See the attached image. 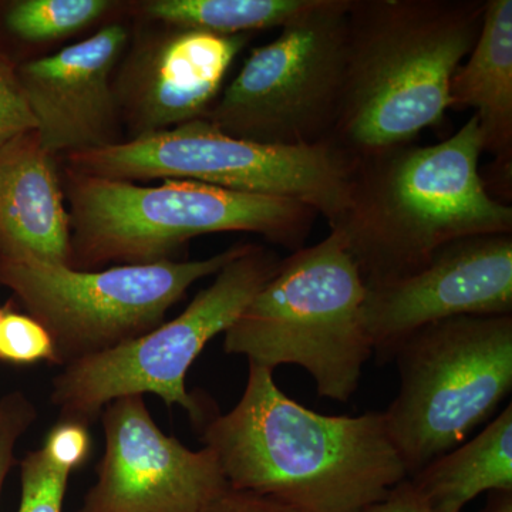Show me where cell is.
Listing matches in <instances>:
<instances>
[{
    "label": "cell",
    "instance_id": "484cf974",
    "mask_svg": "<svg viewBox=\"0 0 512 512\" xmlns=\"http://www.w3.org/2000/svg\"><path fill=\"white\" fill-rule=\"evenodd\" d=\"M367 512H431L409 478L397 484L389 495Z\"/></svg>",
    "mask_w": 512,
    "mask_h": 512
},
{
    "label": "cell",
    "instance_id": "603a6c76",
    "mask_svg": "<svg viewBox=\"0 0 512 512\" xmlns=\"http://www.w3.org/2000/svg\"><path fill=\"white\" fill-rule=\"evenodd\" d=\"M37 419L36 404L25 393L16 390L0 397V495L15 464L16 444Z\"/></svg>",
    "mask_w": 512,
    "mask_h": 512
},
{
    "label": "cell",
    "instance_id": "d6986e66",
    "mask_svg": "<svg viewBox=\"0 0 512 512\" xmlns=\"http://www.w3.org/2000/svg\"><path fill=\"white\" fill-rule=\"evenodd\" d=\"M109 0H23L6 13V26L26 42H52L93 25L116 8Z\"/></svg>",
    "mask_w": 512,
    "mask_h": 512
},
{
    "label": "cell",
    "instance_id": "5b68a950",
    "mask_svg": "<svg viewBox=\"0 0 512 512\" xmlns=\"http://www.w3.org/2000/svg\"><path fill=\"white\" fill-rule=\"evenodd\" d=\"M366 285L335 232L282 259L274 278L224 333V352L275 372L299 366L323 399L346 403L375 355Z\"/></svg>",
    "mask_w": 512,
    "mask_h": 512
},
{
    "label": "cell",
    "instance_id": "cb8c5ba5",
    "mask_svg": "<svg viewBox=\"0 0 512 512\" xmlns=\"http://www.w3.org/2000/svg\"><path fill=\"white\" fill-rule=\"evenodd\" d=\"M92 439L89 426L73 420H59L47 434L43 451L56 467L73 473L89 458Z\"/></svg>",
    "mask_w": 512,
    "mask_h": 512
},
{
    "label": "cell",
    "instance_id": "d4e9b609",
    "mask_svg": "<svg viewBox=\"0 0 512 512\" xmlns=\"http://www.w3.org/2000/svg\"><path fill=\"white\" fill-rule=\"evenodd\" d=\"M210 512H302L291 507V505L281 503L274 498L264 497L248 491L232 490L228 491L218 498L217 503L212 505Z\"/></svg>",
    "mask_w": 512,
    "mask_h": 512
},
{
    "label": "cell",
    "instance_id": "ba28073f",
    "mask_svg": "<svg viewBox=\"0 0 512 512\" xmlns=\"http://www.w3.org/2000/svg\"><path fill=\"white\" fill-rule=\"evenodd\" d=\"M281 262L271 249L248 244L177 318L109 352L62 367L50 390L60 420L89 426L113 400L154 394L167 406H180L201 430L217 413L202 397L188 392V370L208 342L227 332L274 278Z\"/></svg>",
    "mask_w": 512,
    "mask_h": 512
},
{
    "label": "cell",
    "instance_id": "8992f818",
    "mask_svg": "<svg viewBox=\"0 0 512 512\" xmlns=\"http://www.w3.org/2000/svg\"><path fill=\"white\" fill-rule=\"evenodd\" d=\"M69 170L133 183L183 180L224 190L301 202L328 220L350 204L357 158L333 141L282 147L222 133L210 121H188L170 130L67 156Z\"/></svg>",
    "mask_w": 512,
    "mask_h": 512
},
{
    "label": "cell",
    "instance_id": "2e32d148",
    "mask_svg": "<svg viewBox=\"0 0 512 512\" xmlns=\"http://www.w3.org/2000/svg\"><path fill=\"white\" fill-rule=\"evenodd\" d=\"M450 109H476L484 150L510 158L512 147V2L485 0L483 26L468 60L451 77Z\"/></svg>",
    "mask_w": 512,
    "mask_h": 512
},
{
    "label": "cell",
    "instance_id": "7a4b0ae2",
    "mask_svg": "<svg viewBox=\"0 0 512 512\" xmlns=\"http://www.w3.org/2000/svg\"><path fill=\"white\" fill-rule=\"evenodd\" d=\"M476 114L454 136L357 158L350 204L330 227L366 288L419 271L444 245L511 234L512 208L488 194Z\"/></svg>",
    "mask_w": 512,
    "mask_h": 512
},
{
    "label": "cell",
    "instance_id": "44dd1931",
    "mask_svg": "<svg viewBox=\"0 0 512 512\" xmlns=\"http://www.w3.org/2000/svg\"><path fill=\"white\" fill-rule=\"evenodd\" d=\"M0 362L12 365H55V348L45 326L28 313L3 309L0 319Z\"/></svg>",
    "mask_w": 512,
    "mask_h": 512
},
{
    "label": "cell",
    "instance_id": "6da1fadb",
    "mask_svg": "<svg viewBox=\"0 0 512 512\" xmlns=\"http://www.w3.org/2000/svg\"><path fill=\"white\" fill-rule=\"evenodd\" d=\"M200 431L232 490L302 512H367L409 478L383 412H313L255 363H248L234 409L215 414Z\"/></svg>",
    "mask_w": 512,
    "mask_h": 512
},
{
    "label": "cell",
    "instance_id": "5bb4252c",
    "mask_svg": "<svg viewBox=\"0 0 512 512\" xmlns=\"http://www.w3.org/2000/svg\"><path fill=\"white\" fill-rule=\"evenodd\" d=\"M127 42V28L113 23L20 66V84L47 153L69 156L120 143L113 72Z\"/></svg>",
    "mask_w": 512,
    "mask_h": 512
},
{
    "label": "cell",
    "instance_id": "3957f363",
    "mask_svg": "<svg viewBox=\"0 0 512 512\" xmlns=\"http://www.w3.org/2000/svg\"><path fill=\"white\" fill-rule=\"evenodd\" d=\"M484 10L483 0H350L348 66L330 141L362 158L439 124Z\"/></svg>",
    "mask_w": 512,
    "mask_h": 512
},
{
    "label": "cell",
    "instance_id": "7c38bea8",
    "mask_svg": "<svg viewBox=\"0 0 512 512\" xmlns=\"http://www.w3.org/2000/svg\"><path fill=\"white\" fill-rule=\"evenodd\" d=\"M366 289L363 318L384 365L407 336L431 323L512 315L511 234L451 242L419 271Z\"/></svg>",
    "mask_w": 512,
    "mask_h": 512
},
{
    "label": "cell",
    "instance_id": "9a60e30c",
    "mask_svg": "<svg viewBox=\"0 0 512 512\" xmlns=\"http://www.w3.org/2000/svg\"><path fill=\"white\" fill-rule=\"evenodd\" d=\"M70 235L55 157L36 131L16 137L0 148V262L69 265Z\"/></svg>",
    "mask_w": 512,
    "mask_h": 512
},
{
    "label": "cell",
    "instance_id": "ffe728a7",
    "mask_svg": "<svg viewBox=\"0 0 512 512\" xmlns=\"http://www.w3.org/2000/svg\"><path fill=\"white\" fill-rule=\"evenodd\" d=\"M72 473L56 467L43 448L20 461L19 512H63L64 495Z\"/></svg>",
    "mask_w": 512,
    "mask_h": 512
},
{
    "label": "cell",
    "instance_id": "8fae6325",
    "mask_svg": "<svg viewBox=\"0 0 512 512\" xmlns=\"http://www.w3.org/2000/svg\"><path fill=\"white\" fill-rule=\"evenodd\" d=\"M104 453L76 512H210L227 478L210 448L191 450L161 431L140 394L100 414Z\"/></svg>",
    "mask_w": 512,
    "mask_h": 512
},
{
    "label": "cell",
    "instance_id": "4316f807",
    "mask_svg": "<svg viewBox=\"0 0 512 512\" xmlns=\"http://www.w3.org/2000/svg\"><path fill=\"white\" fill-rule=\"evenodd\" d=\"M480 512H512V490L491 491Z\"/></svg>",
    "mask_w": 512,
    "mask_h": 512
},
{
    "label": "cell",
    "instance_id": "7402d4cb",
    "mask_svg": "<svg viewBox=\"0 0 512 512\" xmlns=\"http://www.w3.org/2000/svg\"><path fill=\"white\" fill-rule=\"evenodd\" d=\"M30 131H36V120L18 72L0 55V148Z\"/></svg>",
    "mask_w": 512,
    "mask_h": 512
},
{
    "label": "cell",
    "instance_id": "4fadbf2b",
    "mask_svg": "<svg viewBox=\"0 0 512 512\" xmlns=\"http://www.w3.org/2000/svg\"><path fill=\"white\" fill-rule=\"evenodd\" d=\"M168 28L137 42L113 82L130 140L204 117L249 40Z\"/></svg>",
    "mask_w": 512,
    "mask_h": 512
},
{
    "label": "cell",
    "instance_id": "30bf717a",
    "mask_svg": "<svg viewBox=\"0 0 512 512\" xmlns=\"http://www.w3.org/2000/svg\"><path fill=\"white\" fill-rule=\"evenodd\" d=\"M247 245H234L201 261L92 271L37 259L0 262V285L45 326L53 340L55 366L66 367L156 329L195 282L217 275Z\"/></svg>",
    "mask_w": 512,
    "mask_h": 512
},
{
    "label": "cell",
    "instance_id": "9c48e42d",
    "mask_svg": "<svg viewBox=\"0 0 512 512\" xmlns=\"http://www.w3.org/2000/svg\"><path fill=\"white\" fill-rule=\"evenodd\" d=\"M350 0H311L274 42L252 50L204 119L268 146L330 141L348 66Z\"/></svg>",
    "mask_w": 512,
    "mask_h": 512
},
{
    "label": "cell",
    "instance_id": "52a82bcc",
    "mask_svg": "<svg viewBox=\"0 0 512 512\" xmlns=\"http://www.w3.org/2000/svg\"><path fill=\"white\" fill-rule=\"evenodd\" d=\"M399 393L383 410L407 476L494 419L512 390V315L458 316L397 346Z\"/></svg>",
    "mask_w": 512,
    "mask_h": 512
},
{
    "label": "cell",
    "instance_id": "277c9868",
    "mask_svg": "<svg viewBox=\"0 0 512 512\" xmlns=\"http://www.w3.org/2000/svg\"><path fill=\"white\" fill-rule=\"evenodd\" d=\"M67 197L69 266L83 271L174 261L178 249L192 238L218 232H254L295 252L305 247L319 215L286 198L183 180L141 187L69 168Z\"/></svg>",
    "mask_w": 512,
    "mask_h": 512
},
{
    "label": "cell",
    "instance_id": "83f0119b",
    "mask_svg": "<svg viewBox=\"0 0 512 512\" xmlns=\"http://www.w3.org/2000/svg\"><path fill=\"white\" fill-rule=\"evenodd\" d=\"M3 309H0V319H2Z\"/></svg>",
    "mask_w": 512,
    "mask_h": 512
},
{
    "label": "cell",
    "instance_id": "e0dca14e",
    "mask_svg": "<svg viewBox=\"0 0 512 512\" xmlns=\"http://www.w3.org/2000/svg\"><path fill=\"white\" fill-rule=\"evenodd\" d=\"M409 480L431 512H463L478 495L512 490V404Z\"/></svg>",
    "mask_w": 512,
    "mask_h": 512
},
{
    "label": "cell",
    "instance_id": "ac0fdd59",
    "mask_svg": "<svg viewBox=\"0 0 512 512\" xmlns=\"http://www.w3.org/2000/svg\"><path fill=\"white\" fill-rule=\"evenodd\" d=\"M309 3L311 0H148L140 6L148 19L173 28L238 36L282 28Z\"/></svg>",
    "mask_w": 512,
    "mask_h": 512
}]
</instances>
